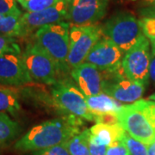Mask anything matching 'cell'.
I'll return each mask as SVG.
<instances>
[{
	"label": "cell",
	"mask_w": 155,
	"mask_h": 155,
	"mask_svg": "<svg viewBox=\"0 0 155 155\" xmlns=\"http://www.w3.org/2000/svg\"><path fill=\"white\" fill-rule=\"evenodd\" d=\"M81 118L64 115L48 120L30 128L15 144V149L22 153L35 152L67 142L80 133Z\"/></svg>",
	"instance_id": "obj_1"
},
{
	"label": "cell",
	"mask_w": 155,
	"mask_h": 155,
	"mask_svg": "<svg viewBox=\"0 0 155 155\" xmlns=\"http://www.w3.org/2000/svg\"><path fill=\"white\" fill-rule=\"evenodd\" d=\"M118 122L130 136L149 145L155 142V101L140 99L116 112Z\"/></svg>",
	"instance_id": "obj_2"
},
{
	"label": "cell",
	"mask_w": 155,
	"mask_h": 155,
	"mask_svg": "<svg viewBox=\"0 0 155 155\" xmlns=\"http://www.w3.org/2000/svg\"><path fill=\"white\" fill-rule=\"evenodd\" d=\"M70 28L68 22H61L39 28L35 33L37 42L55 61L61 74L71 72L67 64L70 46Z\"/></svg>",
	"instance_id": "obj_3"
},
{
	"label": "cell",
	"mask_w": 155,
	"mask_h": 155,
	"mask_svg": "<svg viewBox=\"0 0 155 155\" xmlns=\"http://www.w3.org/2000/svg\"><path fill=\"white\" fill-rule=\"evenodd\" d=\"M103 36L111 41L125 54L144 35L140 21L127 11L117 12L102 26Z\"/></svg>",
	"instance_id": "obj_4"
},
{
	"label": "cell",
	"mask_w": 155,
	"mask_h": 155,
	"mask_svg": "<svg viewBox=\"0 0 155 155\" xmlns=\"http://www.w3.org/2000/svg\"><path fill=\"white\" fill-rule=\"evenodd\" d=\"M51 97L54 105L64 113L95 122L96 115L89 110L85 97L75 82H72L68 78H60L52 85Z\"/></svg>",
	"instance_id": "obj_5"
},
{
	"label": "cell",
	"mask_w": 155,
	"mask_h": 155,
	"mask_svg": "<svg viewBox=\"0 0 155 155\" xmlns=\"http://www.w3.org/2000/svg\"><path fill=\"white\" fill-rule=\"evenodd\" d=\"M22 57L33 80L53 85L61 78L55 61L37 42H29L22 53Z\"/></svg>",
	"instance_id": "obj_6"
},
{
	"label": "cell",
	"mask_w": 155,
	"mask_h": 155,
	"mask_svg": "<svg viewBox=\"0 0 155 155\" xmlns=\"http://www.w3.org/2000/svg\"><path fill=\"white\" fill-rule=\"evenodd\" d=\"M150 41L142 35L133 47L124 54L122 62L123 72L134 83L146 86L150 78L152 60Z\"/></svg>",
	"instance_id": "obj_7"
},
{
	"label": "cell",
	"mask_w": 155,
	"mask_h": 155,
	"mask_svg": "<svg viewBox=\"0 0 155 155\" xmlns=\"http://www.w3.org/2000/svg\"><path fill=\"white\" fill-rule=\"evenodd\" d=\"M101 74L103 92L120 103L132 104L144 94L146 86L129 79L122 67L114 71L101 72Z\"/></svg>",
	"instance_id": "obj_8"
},
{
	"label": "cell",
	"mask_w": 155,
	"mask_h": 155,
	"mask_svg": "<svg viewBox=\"0 0 155 155\" xmlns=\"http://www.w3.org/2000/svg\"><path fill=\"white\" fill-rule=\"evenodd\" d=\"M102 37L103 30L101 25H71L70 46L67 58L69 68L72 70V68L84 62L91 50Z\"/></svg>",
	"instance_id": "obj_9"
},
{
	"label": "cell",
	"mask_w": 155,
	"mask_h": 155,
	"mask_svg": "<svg viewBox=\"0 0 155 155\" xmlns=\"http://www.w3.org/2000/svg\"><path fill=\"white\" fill-rule=\"evenodd\" d=\"M109 0H70L67 21L74 26L96 24L104 17Z\"/></svg>",
	"instance_id": "obj_10"
},
{
	"label": "cell",
	"mask_w": 155,
	"mask_h": 155,
	"mask_svg": "<svg viewBox=\"0 0 155 155\" xmlns=\"http://www.w3.org/2000/svg\"><path fill=\"white\" fill-rule=\"evenodd\" d=\"M69 3L70 0H65L42 11L22 14L21 22L24 37L44 26L67 20Z\"/></svg>",
	"instance_id": "obj_11"
},
{
	"label": "cell",
	"mask_w": 155,
	"mask_h": 155,
	"mask_svg": "<svg viewBox=\"0 0 155 155\" xmlns=\"http://www.w3.org/2000/svg\"><path fill=\"white\" fill-rule=\"evenodd\" d=\"M124 53L115 43L102 37L89 53L84 62L91 64L101 72L114 71L122 67Z\"/></svg>",
	"instance_id": "obj_12"
},
{
	"label": "cell",
	"mask_w": 155,
	"mask_h": 155,
	"mask_svg": "<svg viewBox=\"0 0 155 155\" xmlns=\"http://www.w3.org/2000/svg\"><path fill=\"white\" fill-rule=\"evenodd\" d=\"M33 81L22 54H8L0 56V83L21 86Z\"/></svg>",
	"instance_id": "obj_13"
},
{
	"label": "cell",
	"mask_w": 155,
	"mask_h": 155,
	"mask_svg": "<svg viewBox=\"0 0 155 155\" xmlns=\"http://www.w3.org/2000/svg\"><path fill=\"white\" fill-rule=\"evenodd\" d=\"M71 76L84 97L103 92L101 71L93 65L83 62L72 68Z\"/></svg>",
	"instance_id": "obj_14"
},
{
	"label": "cell",
	"mask_w": 155,
	"mask_h": 155,
	"mask_svg": "<svg viewBox=\"0 0 155 155\" xmlns=\"http://www.w3.org/2000/svg\"><path fill=\"white\" fill-rule=\"evenodd\" d=\"M85 100L89 110L96 116L108 113H116L122 106L120 102L104 92L85 97Z\"/></svg>",
	"instance_id": "obj_15"
},
{
	"label": "cell",
	"mask_w": 155,
	"mask_h": 155,
	"mask_svg": "<svg viewBox=\"0 0 155 155\" xmlns=\"http://www.w3.org/2000/svg\"><path fill=\"white\" fill-rule=\"evenodd\" d=\"M91 134L95 136L101 144L109 147L116 140H122L126 131L119 124L96 123L90 128Z\"/></svg>",
	"instance_id": "obj_16"
},
{
	"label": "cell",
	"mask_w": 155,
	"mask_h": 155,
	"mask_svg": "<svg viewBox=\"0 0 155 155\" xmlns=\"http://www.w3.org/2000/svg\"><path fill=\"white\" fill-rule=\"evenodd\" d=\"M21 17L0 14V35L10 37H24Z\"/></svg>",
	"instance_id": "obj_17"
},
{
	"label": "cell",
	"mask_w": 155,
	"mask_h": 155,
	"mask_svg": "<svg viewBox=\"0 0 155 155\" xmlns=\"http://www.w3.org/2000/svg\"><path fill=\"white\" fill-rule=\"evenodd\" d=\"M21 132L19 124L7 113L0 112V146L13 140Z\"/></svg>",
	"instance_id": "obj_18"
},
{
	"label": "cell",
	"mask_w": 155,
	"mask_h": 155,
	"mask_svg": "<svg viewBox=\"0 0 155 155\" xmlns=\"http://www.w3.org/2000/svg\"><path fill=\"white\" fill-rule=\"evenodd\" d=\"M90 134L91 130L85 129L67 140L66 143L70 154L91 155L88 145Z\"/></svg>",
	"instance_id": "obj_19"
},
{
	"label": "cell",
	"mask_w": 155,
	"mask_h": 155,
	"mask_svg": "<svg viewBox=\"0 0 155 155\" xmlns=\"http://www.w3.org/2000/svg\"><path fill=\"white\" fill-rule=\"evenodd\" d=\"M20 110L21 105L17 93L11 89L0 87V112L15 116Z\"/></svg>",
	"instance_id": "obj_20"
},
{
	"label": "cell",
	"mask_w": 155,
	"mask_h": 155,
	"mask_svg": "<svg viewBox=\"0 0 155 155\" xmlns=\"http://www.w3.org/2000/svg\"><path fill=\"white\" fill-rule=\"evenodd\" d=\"M17 3L28 12L45 10L65 0H17Z\"/></svg>",
	"instance_id": "obj_21"
},
{
	"label": "cell",
	"mask_w": 155,
	"mask_h": 155,
	"mask_svg": "<svg viewBox=\"0 0 155 155\" xmlns=\"http://www.w3.org/2000/svg\"><path fill=\"white\" fill-rule=\"evenodd\" d=\"M8 54H22V50L14 37L0 35V56Z\"/></svg>",
	"instance_id": "obj_22"
},
{
	"label": "cell",
	"mask_w": 155,
	"mask_h": 155,
	"mask_svg": "<svg viewBox=\"0 0 155 155\" xmlns=\"http://www.w3.org/2000/svg\"><path fill=\"white\" fill-rule=\"evenodd\" d=\"M122 140L126 144L131 155H147L148 146L133 138L127 132L123 135Z\"/></svg>",
	"instance_id": "obj_23"
},
{
	"label": "cell",
	"mask_w": 155,
	"mask_h": 155,
	"mask_svg": "<svg viewBox=\"0 0 155 155\" xmlns=\"http://www.w3.org/2000/svg\"><path fill=\"white\" fill-rule=\"evenodd\" d=\"M17 2V0H0V14L22 16Z\"/></svg>",
	"instance_id": "obj_24"
},
{
	"label": "cell",
	"mask_w": 155,
	"mask_h": 155,
	"mask_svg": "<svg viewBox=\"0 0 155 155\" xmlns=\"http://www.w3.org/2000/svg\"><path fill=\"white\" fill-rule=\"evenodd\" d=\"M31 155H71L68 148L67 147V143H62V144L54 146L49 148L46 149L38 150L33 152Z\"/></svg>",
	"instance_id": "obj_25"
},
{
	"label": "cell",
	"mask_w": 155,
	"mask_h": 155,
	"mask_svg": "<svg viewBox=\"0 0 155 155\" xmlns=\"http://www.w3.org/2000/svg\"><path fill=\"white\" fill-rule=\"evenodd\" d=\"M140 21V24L144 35L148 39L155 37V18L151 17H142Z\"/></svg>",
	"instance_id": "obj_26"
},
{
	"label": "cell",
	"mask_w": 155,
	"mask_h": 155,
	"mask_svg": "<svg viewBox=\"0 0 155 155\" xmlns=\"http://www.w3.org/2000/svg\"><path fill=\"white\" fill-rule=\"evenodd\" d=\"M89 150L91 155H106L108 147L100 143L97 138L90 134L88 140Z\"/></svg>",
	"instance_id": "obj_27"
},
{
	"label": "cell",
	"mask_w": 155,
	"mask_h": 155,
	"mask_svg": "<svg viewBox=\"0 0 155 155\" xmlns=\"http://www.w3.org/2000/svg\"><path fill=\"white\" fill-rule=\"evenodd\" d=\"M106 155H131L126 144L122 140H116L107 148Z\"/></svg>",
	"instance_id": "obj_28"
},
{
	"label": "cell",
	"mask_w": 155,
	"mask_h": 155,
	"mask_svg": "<svg viewBox=\"0 0 155 155\" xmlns=\"http://www.w3.org/2000/svg\"><path fill=\"white\" fill-rule=\"evenodd\" d=\"M95 122H96V123H105V124H117V123H119L116 113H108V114L96 116Z\"/></svg>",
	"instance_id": "obj_29"
},
{
	"label": "cell",
	"mask_w": 155,
	"mask_h": 155,
	"mask_svg": "<svg viewBox=\"0 0 155 155\" xmlns=\"http://www.w3.org/2000/svg\"><path fill=\"white\" fill-rule=\"evenodd\" d=\"M140 14L142 17L155 18V6H147L140 10Z\"/></svg>",
	"instance_id": "obj_30"
},
{
	"label": "cell",
	"mask_w": 155,
	"mask_h": 155,
	"mask_svg": "<svg viewBox=\"0 0 155 155\" xmlns=\"http://www.w3.org/2000/svg\"><path fill=\"white\" fill-rule=\"evenodd\" d=\"M150 78L155 84V55L152 54L151 65H150Z\"/></svg>",
	"instance_id": "obj_31"
},
{
	"label": "cell",
	"mask_w": 155,
	"mask_h": 155,
	"mask_svg": "<svg viewBox=\"0 0 155 155\" xmlns=\"http://www.w3.org/2000/svg\"><path fill=\"white\" fill-rule=\"evenodd\" d=\"M147 155H155V142L148 146V147H147Z\"/></svg>",
	"instance_id": "obj_32"
},
{
	"label": "cell",
	"mask_w": 155,
	"mask_h": 155,
	"mask_svg": "<svg viewBox=\"0 0 155 155\" xmlns=\"http://www.w3.org/2000/svg\"><path fill=\"white\" fill-rule=\"evenodd\" d=\"M141 3L145 7L147 6H155V0H141Z\"/></svg>",
	"instance_id": "obj_33"
},
{
	"label": "cell",
	"mask_w": 155,
	"mask_h": 155,
	"mask_svg": "<svg viewBox=\"0 0 155 155\" xmlns=\"http://www.w3.org/2000/svg\"><path fill=\"white\" fill-rule=\"evenodd\" d=\"M150 41V44H151V51H152V54L155 55V37L151 39Z\"/></svg>",
	"instance_id": "obj_34"
},
{
	"label": "cell",
	"mask_w": 155,
	"mask_h": 155,
	"mask_svg": "<svg viewBox=\"0 0 155 155\" xmlns=\"http://www.w3.org/2000/svg\"><path fill=\"white\" fill-rule=\"evenodd\" d=\"M149 99L151 100H154L155 101V93H153V94L151 95L149 97Z\"/></svg>",
	"instance_id": "obj_35"
}]
</instances>
